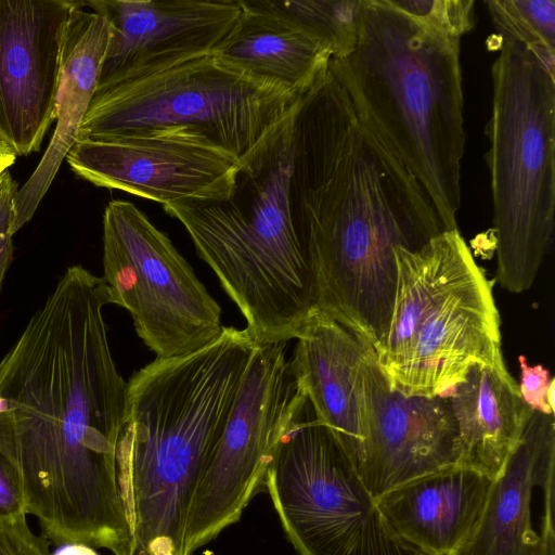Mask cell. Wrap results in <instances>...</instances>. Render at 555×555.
<instances>
[{"label": "cell", "instance_id": "obj_21", "mask_svg": "<svg viewBox=\"0 0 555 555\" xmlns=\"http://www.w3.org/2000/svg\"><path fill=\"white\" fill-rule=\"evenodd\" d=\"M241 15L211 54L250 75L282 82L301 94L327 73L331 56L273 0H240Z\"/></svg>", "mask_w": 555, "mask_h": 555}, {"label": "cell", "instance_id": "obj_4", "mask_svg": "<svg viewBox=\"0 0 555 555\" xmlns=\"http://www.w3.org/2000/svg\"><path fill=\"white\" fill-rule=\"evenodd\" d=\"M296 111L241 166L229 197L163 206L184 227L257 345L296 339L319 306L317 262L288 205Z\"/></svg>", "mask_w": 555, "mask_h": 555}, {"label": "cell", "instance_id": "obj_7", "mask_svg": "<svg viewBox=\"0 0 555 555\" xmlns=\"http://www.w3.org/2000/svg\"><path fill=\"white\" fill-rule=\"evenodd\" d=\"M304 94L214 54L95 92L78 139L182 130L246 164Z\"/></svg>", "mask_w": 555, "mask_h": 555}, {"label": "cell", "instance_id": "obj_1", "mask_svg": "<svg viewBox=\"0 0 555 555\" xmlns=\"http://www.w3.org/2000/svg\"><path fill=\"white\" fill-rule=\"evenodd\" d=\"M111 304L103 278L67 268L0 361V410L15 436L27 514L43 537L129 555L116 463L128 382L107 338Z\"/></svg>", "mask_w": 555, "mask_h": 555}, {"label": "cell", "instance_id": "obj_22", "mask_svg": "<svg viewBox=\"0 0 555 555\" xmlns=\"http://www.w3.org/2000/svg\"><path fill=\"white\" fill-rule=\"evenodd\" d=\"M278 9L294 21L331 56L349 55L358 39L362 0H273Z\"/></svg>", "mask_w": 555, "mask_h": 555}, {"label": "cell", "instance_id": "obj_14", "mask_svg": "<svg viewBox=\"0 0 555 555\" xmlns=\"http://www.w3.org/2000/svg\"><path fill=\"white\" fill-rule=\"evenodd\" d=\"M109 40L98 91L211 54L241 15L240 0H90Z\"/></svg>", "mask_w": 555, "mask_h": 555}, {"label": "cell", "instance_id": "obj_15", "mask_svg": "<svg viewBox=\"0 0 555 555\" xmlns=\"http://www.w3.org/2000/svg\"><path fill=\"white\" fill-rule=\"evenodd\" d=\"M78 3L0 0V137L17 156L40 151L55 121L63 37Z\"/></svg>", "mask_w": 555, "mask_h": 555}, {"label": "cell", "instance_id": "obj_10", "mask_svg": "<svg viewBox=\"0 0 555 555\" xmlns=\"http://www.w3.org/2000/svg\"><path fill=\"white\" fill-rule=\"evenodd\" d=\"M103 269L113 305L125 308L156 358L194 352L217 338L221 308L170 238L133 203L103 215Z\"/></svg>", "mask_w": 555, "mask_h": 555}, {"label": "cell", "instance_id": "obj_25", "mask_svg": "<svg viewBox=\"0 0 555 555\" xmlns=\"http://www.w3.org/2000/svg\"><path fill=\"white\" fill-rule=\"evenodd\" d=\"M26 495L15 436L0 410V520L26 521Z\"/></svg>", "mask_w": 555, "mask_h": 555}, {"label": "cell", "instance_id": "obj_26", "mask_svg": "<svg viewBox=\"0 0 555 555\" xmlns=\"http://www.w3.org/2000/svg\"><path fill=\"white\" fill-rule=\"evenodd\" d=\"M519 392L524 401L533 410L554 414V382L550 371L543 365H529L526 357L519 356Z\"/></svg>", "mask_w": 555, "mask_h": 555}, {"label": "cell", "instance_id": "obj_3", "mask_svg": "<svg viewBox=\"0 0 555 555\" xmlns=\"http://www.w3.org/2000/svg\"><path fill=\"white\" fill-rule=\"evenodd\" d=\"M460 42L389 0H362L353 51L328 64L359 120L418 180L446 231L459 229L465 150Z\"/></svg>", "mask_w": 555, "mask_h": 555}, {"label": "cell", "instance_id": "obj_28", "mask_svg": "<svg viewBox=\"0 0 555 555\" xmlns=\"http://www.w3.org/2000/svg\"><path fill=\"white\" fill-rule=\"evenodd\" d=\"M16 191L17 185L7 170L0 191V291L13 256V234L11 229L13 220V199Z\"/></svg>", "mask_w": 555, "mask_h": 555}, {"label": "cell", "instance_id": "obj_24", "mask_svg": "<svg viewBox=\"0 0 555 555\" xmlns=\"http://www.w3.org/2000/svg\"><path fill=\"white\" fill-rule=\"evenodd\" d=\"M390 4L425 27L461 39L476 24L473 0H389Z\"/></svg>", "mask_w": 555, "mask_h": 555}, {"label": "cell", "instance_id": "obj_9", "mask_svg": "<svg viewBox=\"0 0 555 555\" xmlns=\"http://www.w3.org/2000/svg\"><path fill=\"white\" fill-rule=\"evenodd\" d=\"M264 488L299 555H424L387 522L307 396L276 444Z\"/></svg>", "mask_w": 555, "mask_h": 555}, {"label": "cell", "instance_id": "obj_2", "mask_svg": "<svg viewBox=\"0 0 555 555\" xmlns=\"http://www.w3.org/2000/svg\"><path fill=\"white\" fill-rule=\"evenodd\" d=\"M288 205L322 299L352 313L391 306L396 247L416 249L446 231L422 184L359 120L330 72L294 117Z\"/></svg>", "mask_w": 555, "mask_h": 555}, {"label": "cell", "instance_id": "obj_32", "mask_svg": "<svg viewBox=\"0 0 555 555\" xmlns=\"http://www.w3.org/2000/svg\"><path fill=\"white\" fill-rule=\"evenodd\" d=\"M4 173H5V171L2 175H0V191H1V188H2V184H3Z\"/></svg>", "mask_w": 555, "mask_h": 555}, {"label": "cell", "instance_id": "obj_29", "mask_svg": "<svg viewBox=\"0 0 555 555\" xmlns=\"http://www.w3.org/2000/svg\"><path fill=\"white\" fill-rule=\"evenodd\" d=\"M542 490L544 498V513L542 517L541 532L539 534V547L537 555H555L554 483L547 485Z\"/></svg>", "mask_w": 555, "mask_h": 555}, {"label": "cell", "instance_id": "obj_18", "mask_svg": "<svg viewBox=\"0 0 555 555\" xmlns=\"http://www.w3.org/2000/svg\"><path fill=\"white\" fill-rule=\"evenodd\" d=\"M83 8V1H79L66 23L55 101L56 126L35 171L15 192L13 235L35 215L66 154L77 141L79 128L98 89L109 26L104 16Z\"/></svg>", "mask_w": 555, "mask_h": 555}, {"label": "cell", "instance_id": "obj_19", "mask_svg": "<svg viewBox=\"0 0 555 555\" xmlns=\"http://www.w3.org/2000/svg\"><path fill=\"white\" fill-rule=\"evenodd\" d=\"M554 477L555 416L532 411L517 448L492 481L481 524L464 555H537L532 493Z\"/></svg>", "mask_w": 555, "mask_h": 555}, {"label": "cell", "instance_id": "obj_27", "mask_svg": "<svg viewBox=\"0 0 555 555\" xmlns=\"http://www.w3.org/2000/svg\"><path fill=\"white\" fill-rule=\"evenodd\" d=\"M0 555H50L48 539L35 534L27 520H0Z\"/></svg>", "mask_w": 555, "mask_h": 555}, {"label": "cell", "instance_id": "obj_20", "mask_svg": "<svg viewBox=\"0 0 555 555\" xmlns=\"http://www.w3.org/2000/svg\"><path fill=\"white\" fill-rule=\"evenodd\" d=\"M457 428L459 465L491 479L517 448L532 409L507 370L475 363L449 396Z\"/></svg>", "mask_w": 555, "mask_h": 555}, {"label": "cell", "instance_id": "obj_17", "mask_svg": "<svg viewBox=\"0 0 555 555\" xmlns=\"http://www.w3.org/2000/svg\"><path fill=\"white\" fill-rule=\"evenodd\" d=\"M493 479L454 466L376 500L393 531L424 555H464L481 524Z\"/></svg>", "mask_w": 555, "mask_h": 555}, {"label": "cell", "instance_id": "obj_11", "mask_svg": "<svg viewBox=\"0 0 555 555\" xmlns=\"http://www.w3.org/2000/svg\"><path fill=\"white\" fill-rule=\"evenodd\" d=\"M305 396L286 343L258 345L195 491L183 555H192L238 521L251 499L266 489L276 444Z\"/></svg>", "mask_w": 555, "mask_h": 555}, {"label": "cell", "instance_id": "obj_30", "mask_svg": "<svg viewBox=\"0 0 555 555\" xmlns=\"http://www.w3.org/2000/svg\"><path fill=\"white\" fill-rule=\"evenodd\" d=\"M52 555H99L95 550L85 543H67L61 545Z\"/></svg>", "mask_w": 555, "mask_h": 555}, {"label": "cell", "instance_id": "obj_13", "mask_svg": "<svg viewBox=\"0 0 555 555\" xmlns=\"http://www.w3.org/2000/svg\"><path fill=\"white\" fill-rule=\"evenodd\" d=\"M361 379L366 437L357 472L375 500L411 480L459 465L449 397L392 390L371 349Z\"/></svg>", "mask_w": 555, "mask_h": 555}, {"label": "cell", "instance_id": "obj_6", "mask_svg": "<svg viewBox=\"0 0 555 555\" xmlns=\"http://www.w3.org/2000/svg\"><path fill=\"white\" fill-rule=\"evenodd\" d=\"M486 154L493 203L496 283L528 291L555 224V72L524 46L502 42L492 68Z\"/></svg>", "mask_w": 555, "mask_h": 555}, {"label": "cell", "instance_id": "obj_16", "mask_svg": "<svg viewBox=\"0 0 555 555\" xmlns=\"http://www.w3.org/2000/svg\"><path fill=\"white\" fill-rule=\"evenodd\" d=\"M369 347L319 309L296 337L293 364L317 420L353 465L366 437L361 369Z\"/></svg>", "mask_w": 555, "mask_h": 555}, {"label": "cell", "instance_id": "obj_23", "mask_svg": "<svg viewBox=\"0 0 555 555\" xmlns=\"http://www.w3.org/2000/svg\"><path fill=\"white\" fill-rule=\"evenodd\" d=\"M486 4L502 42L524 46L555 72L554 0H488Z\"/></svg>", "mask_w": 555, "mask_h": 555}, {"label": "cell", "instance_id": "obj_5", "mask_svg": "<svg viewBox=\"0 0 555 555\" xmlns=\"http://www.w3.org/2000/svg\"><path fill=\"white\" fill-rule=\"evenodd\" d=\"M393 254L391 320L376 357L390 388L404 396L449 397L475 363L507 370L491 283L459 229Z\"/></svg>", "mask_w": 555, "mask_h": 555}, {"label": "cell", "instance_id": "obj_12", "mask_svg": "<svg viewBox=\"0 0 555 555\" xmlns=\"http://www.w3.org/2000/svg\"><path fill=\"white\" fill-rule=\"evenodd\" d=\"M65 159L96 186L163 206L225 199L241 169L235 157L182 130L77 139Z\"/></svg>", "mask_w": 555, "mask_h": 555}, {"label": "cell", "instance_id": "obj_31", "mask_svg": "<svg viewBox=\"0 0 555 555\" xmlns=\"http://www.w3.org/2000/svg\"><path fill=\"white\" fill-rule=\"evenodd\" d=\"M17 155L10 145L0 137V175L11 167Z\"/></svg>", "mask_w": 555, "mask_h": 555}, {"label": "cell", "instance_id": "obj_8", "mask_svg": "<svg viewBox=\"0 0 555 555\" xmlns=\"http://www.w3.org/2000/svg\"><path fill=\"white\" fill-rule=\"evenodd\" d=\"M224 420L201 396L178 388L133 399L116 451L129 555H183L191 504Z\"/></svg>", "mask_w": 555, "mask_h": 555}]
</instances>
